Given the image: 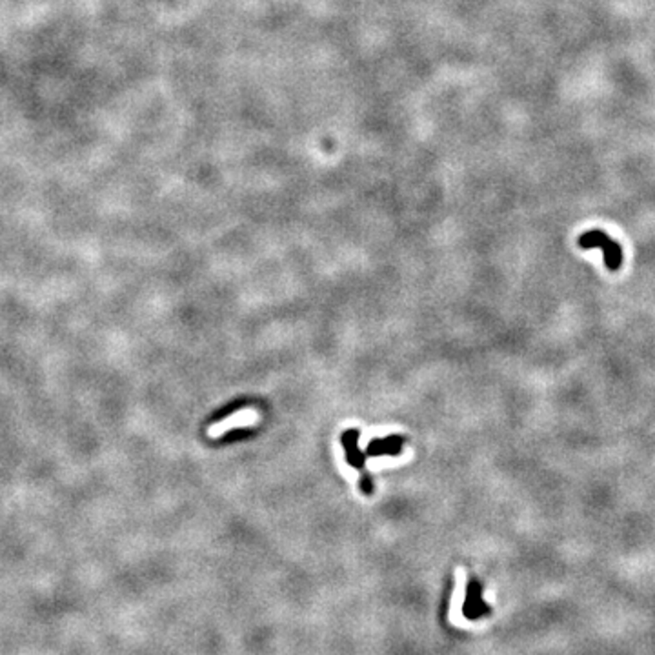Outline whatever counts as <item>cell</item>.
I'll use <instances>...</instances> for the list:
<instances>
[{"mask_svg":"<svg viewBox=\"0 0 655 655\" xmlns=\"http://www.w3.org/2000/svg\"><path fill=\"white\" fill-rule=\"evenodd\" d=\"M399 446H401V441H399V439H388V441L382 442H373L370 446V452L373 453V455H377V453H395L397 450H399Z\"/></svg>","mask_w":655,"mask_h":655,"instance_id":"3","label":"cell"},{"mask_svg":"<svg viewBox=\"0 0 655 655\" xmlns=\"http://www.w3.org/2000/svg\"><path fill=\"white\" fill-rule=\"evenodd\" d=\"M579 246L583 249H603V253H605V264L610 271H615V269L621 268V262H623L621 246L615 242V240L610 239L605 231H601V229H590V231H586V233L579 237Z\"/></svg>","mask_w":655,"mask_h":655,"instance_id":"1","label":"cell"},{"mask_svg":"<svg viewBox=\"0 0 655 655\" xmlns=\"http://www.w3.org/2000/svg\"><path fill=\"white\" fill-rule=\"evenodd\" d=\"M257 415L251 410H242V412H237L235 415L228 417V419H224L222 422H217L215 426L209 428V437H220L222 433L229 432V430H233V428H240V426H248V424H253Z\"/></svg>","mask_w":655,"mask_h":655,"instance_id":"2","label":"cell"}]
</instances>
